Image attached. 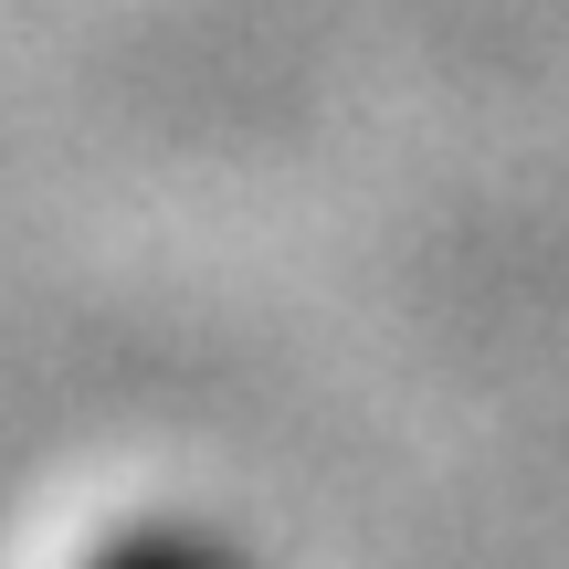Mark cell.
Listing matches in <instances>:
<instances>
[{
	"instance_id": "6da1fadb",
	"label": "cell",
	"mask_w": 569,
	"mask_h": 569,
	"mask_svg": "<svg viewBox=\"0 0 569 569\" xmlns=\"http://www.w3.org/2000/svg\"><path fill=\"white\" fill-rule=\"evenodd\" d=\"M190 559H201V538H190V528H138V538H117L96 569H190Z\"/></svg>"
},
{
	"instance_id": "7a4b0ae2",
	"label": "cell",
	"mask_w": 569,
	"mask_h": 569,
	"mask_svg": "<svg viewBox=\"0 0 569 569\" xmlns=\"http://www.w3.org/2000/svg\"><path fill=\"white\" fill-rule=\"evenodd\" d=\"M190 569H232V549H211V538H201V559H190Z\"/></svg>"
}]
</instances>
